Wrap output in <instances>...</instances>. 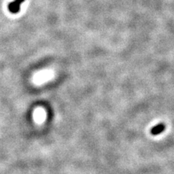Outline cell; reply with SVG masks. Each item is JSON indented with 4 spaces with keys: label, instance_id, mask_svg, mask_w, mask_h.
Listing matches in <instances>:
<instances>
[{
    "label": "cell",
    "instance_id": "obj_2",
    "mask_svg": "<svg viewBox=\"0 0 174 174\" xmlns=\"http://www.w3.org/2000/svg\"><path fill=\"white\" fill-rule=\"evenodd\" d=\"M166 129V126L163 123H159L157 125L154 126L151 129V134L154 136H156V135H159L161 133L163 132Z\"/></svg>",
    "mask_w": 174,
    "mask_h": 174
},
{
    "label": "cell",
    "instance_id": "obj_1",
    "mask_svg": "<svg viewBox=\"0 0 174 174\" xmlns=\"http://www.w3.org/2000/svg\"><path fill=\"white\" fill-rule=\"evenodd\" d=\"M23 2L24 0H15V1L12 2L9 5V10L12 13H17L20 10L21 3H23Z\"/></svg>",
    "mask_w": 174,
    "mask_h": 174
},
{
    "label": "cell",
    "instance_id": "obj_3",
    "mask_svg": "<svg viewBox=\"0 0 174 174\" xmlns=\"http://www.w3.org/2000/svg\"><path fill=\"white\" fill-rule=\"evenodd\" d=\"M45 119V113L43 110H38L34 113V120L37 123H42Z\"/></svg>",
    "mask_w": 174,
    "mask_h": 174
}]
</instances>
